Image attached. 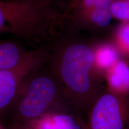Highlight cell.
Here are the masks:
<instances>
[{
  "mask_svg": "<svg viewBox=\"0 0 129 129\" xmlns=\"http://www.w3.org/2000/svg\"><path fill=\"white\" fill-rule=\"evenodd\" d=\"M46 57V51L39 48L28 51L26 57L15 68L0 71V113L15 104L24 82Z\"/></svg>",
  "mask_w": 129,
  "mask_h": 129,
  "instance_id": "277c9868",
  "label": "cell"
},
{
  "mask_svg": "<svg viewBox=\"0 0 129 129\" xmlns=\"http://www.w3.org/2000/svg\"><path fill=\"white\" fill-rule=\"evenodd\" d=\"M120 59L119 50L115 44L106 43L95 44V65L101 73H105Z\"/></svg>",
  "mask_w": 129,
  "mask_h": 129,
  "instance_id": "ba28073f",
  "label": "cell"
},
{
  "mask_svg": "<svg viewBox=\"0 0 129 129\" xmlns=\"http://www.w3.org/2000/svg\"><path fill=\"white\" fill-rule=\"evenodd\" d=\"M25 51L12 41H0V71L15 68L26 57Z\"/></svg>",
  "mask_w": 129,
  "mask_h": 129,
  "instance_id": "52a82bcc",
  "label": "cell"
},
{
  "mask_svg": "<svg viewBox=\"0 0 129 129\" xmlns=\"http://www.w3.org/2000/svg\"><path fill=\"white\" fill-rule=\"evenodd\" d=\"M87 114L88 129H129V95L104 90Z\"/></svg>",
  "mask_w": 129,
  "mask_h": 129,
  "instance_id": "3957f363",
  "label": "cell"
},
{
  "mask_svg": "<svg viewBox=\"0 0 129 129\" xmlns=\"http://www.w3.org/2000/svg\"><path fill=\"white\" fill-rule=\"evenodd\" d=\"M109 9L113 19L129 22V0H111Z\"/></svg>",
  "mask_w": 129,
  "mask_h": 129,
  "instance_id": "30bf717a",
  "label": "cell"
},
{
  "mask_svg": "<svg viewBox=\"0 0 129 129\" xmlns=\"http://www.w3.org/2000/svg\"><path fill=\"white\" fill-rule=\"evenodd\" d=\"M94 46L67 40L57 45L53 58V74L62 91L77 111L87 114L104 90L95 65Z\"/></svg>",
  "mask_w": 129,
  "mask_h": 129,
  "instance_id": "6da1fadb",
  "label": "cell"
},
{
  "mask_svg": "<svg viewBox=\"0 0 129 129\" xmlns=\"http://www.w3.org/2000/svg\"><path fill=\"white\" fill-rule=\"evenodd\" d=\"M114 44L119 51L129 55V22H122L114 34Z\"/></svg>",
  "mask_w": 129,
  "mask_h": 129,
  "instance_id": "9c48e42d",
  "label": "cell"
},
{
  "mask_svg": "<svg viewBox=\"0 0 129 129\" xmlns=\"http://www.w3.org/2000/svg\"><path fill=\"white\" fill-rule=\"evenodd\" d=\"M108 89L121 95H129V64L120 59L105 72Z\"/></svg>",
  "mask_w": 129,
  "mask_h": 129,
  "instance_id": "5b68a950",
  "label": "cell"
},
{
  "mask_svg": "<svg viewBox=\"0 0 129 129\" xmlns=\"http://www.w3.org/2000/svg\"><path fill=\"white\" fill-rule=\"evenodd\" d=\"M31 78L24 82L14 104L17 115L26 120L47 114L62 91L54 75L39 74Z\"/></svg>",
  "mask_w": 129,
  "mask_h": 129,
  "instance_id": "7a4b0ae2",
  "label": "cell"
},
{
  "mask_svg": "<svg viewBox=\"0 0 129 129\" xmlns=\"http://www.w3.org/2000/svg\"><path fill=\"white\" fill-rule=\"evenodd\" d=\"M36 129H88L78 116L65 114H47L40 118Z\"/></svg>",
  "mask_w": 129,
  "mask_h": 129,
  "instance_id": "8992f818",
  "label": "cell"
}]
</instances>
